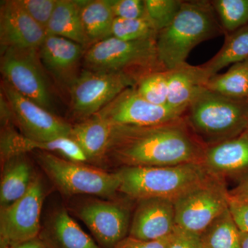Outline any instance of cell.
Segmentation results:
<instances>
[{
  "instance_id": "6da1fadb",
  "label": "cell",
  "mask_w": 248,
  "mask_h": 248,
  "mask_svg": "<svg viewBox=\"0 0 248 248\" xmlns=\"http://www.w3.org/2000/svg\"><path fill=\"white\" fill-rule=\"evenodd\" d=\"M184 117L155 126L115 124L108 157L123 166H174L202 164L205 149Z\"/></svg>"
},
{
  "instance_id": "7a4b0ae2",
  "label": "cell",
  "mask_w": 248,
  "mask_h": 248,
  "mask_svg": "<svg viewBox=\"0 0 248 248\" xmlns=\"http://www.w3.org/2000/svg\"><path fill=\"white\" fill-rule=\"evenodd\" d=\"M210 1H184L180 11L167 27L158 32V57L166 71L186 63L197 45L223 35Z\"/></svg>"
},
{
  "instance_id": "3957f363",
  "label": "cell",
  "mask_w": 248,
  "mask_h": 248,
  "mask_svg": "<svg viewBox=\"0 0 248 248\" xmlns=\"http://www.w3.org/2000/svg\"><path fill=\"white\" fill-rule=\"evenodd\" d=\"M184 120L203 145L216 144L247 131L248 99H231L205 88L187 107Z\"/></svg>"
},
{
  "instance_id": "277c9868",
  "label": "cell",
  "mask_w": 248,
  "mask_h": 248,
  "mask_svg": "<svg viewBox=\"0 0 248 248\" xmlns=\"http://www.w3.org/2000/svg\"><path fill=\"white\" fill-rule=\"evenodd\" d=\"M120 192L138 201L166 199L174 202L197 186L213 179L200 164L174 166H123Z\"/></svg>"
},
{
  "instance_id": "5b68a950",
  "label": "cell",
  "mask_w": 248,
  "mask_h": 248,
  "mask_svg": "<svg viewBox=\"0 0 248 248\" xmlns=\"http://www.w3.org/2000/svg\"><path fill=\"white\" fill-rule=\"evenodd\" d=\"M156 40L127 42L111 36L86 49L84 58L86 69L123 73L138 83L147 75L166 71L158 57Z\"/></svg>"
},
{
  "instance_id": "8992f818",
  "label": "cell",
  "mask_w": 248,
  "mask_h": 248,
  "mask_svg": "<svg viewBox=\"0 0 248 248\" xmlns=\"http://www.w3.org/2000/svg\"><path fill=\"white\" fill-rule=\"evenodd\" d=\"M37 159L46 174L65 195L110 197L120 190L121 181L117 172H107L47 152L37 151Z\"/></svg>"
},
{
  "instance_id": "52a82bcc",
  "label": "cell",
  "mask_w": 248,
  "mask_h": 248,
  "mask_svg": "<svg viewBox=\"0 0 248 248\" xmlns=\"http://www.w3.org/2000/svg\"><path fill=\"white\" fill-rule=\"evenodd\" d=\"M0 70L19 94L53 112L55 100L39 49H1Z\"/></svg>"
},
{
  "instance_id": "ba28073f",
  "label": "cell",
  "mask_w": 248,
  "mask_h": 248,
  "mask_svg": "<svg viewBox=\"0 0 248 248\" xmlns=\"http://www.w3.org/2000/svg\"><path fill=\"white\" fill-rule=\"evenodd\" d=\"M177 228L202 235L228 210V191L218 178L203 183L174 201Z\"/></svg>"
},
{
  "instance_id": "9c48e42d",
  "label": "cell",
  "mask_w": 248,
  "mask_h": 248,
  "mask_svg": "<svg viewBox=\"0 0 248 248\" xmlns=\"http://www.w3.org/2000/svg\"><path fill=\"white\" fill-rule=\"evenodd\" d=\"M136 84L133 78L123 73L85 69L68 89L72 112L82 121L91 118L124 90Z\"/></svg>"
},
{
  "instance_id": "30bf717a",
  "label": "cell",
  "mask_w": 248,
  "mask_h": 248,
  "mask_svg": "<svg viewBox=\"0 0 248 248\" xmlns=\"http://www.w3.org/2000/svg\"><path fill=\"white\" fill-rule=\"evenodd\" d=\"M45 199V187L40 178L34 177L22 198L0 212V248L39 237L42 231L40 217Z\"/></svg>"
},
{
  "instance_id": "8fae6325",
  "label": "cell",
  "mask_w": 248,
  "mask_h": 248,
  "mask_svg": "<svg viewBox=\"0 0 248 248\" xmlns=\"http://www.w3.org/2000/svg\"><path fill=\"white\" fill-rule=\"evenodd\" d=\"M185 112L169 106L152 104L133 86L124 90L94 116L117 125L148 127L180 120Z\"/></svg>"
},
{
  "instance_id": "7c38bea8",
  "label": "cell",
  "mask_w": 248,
  "mask_h": 248,
  "mask_svg": "<svg viewBox=\"0 0 248 248\" xmlns=\"http://www.w3.org/2000/svg\"><path fill=\"white\" fill-rule=\"evenodd\" d=\"M1 91L12 108L14 125L26 138L45 141L71 135L73 125L19 94L4 79L1 81Z\"/></svg>"
},
{
  "instance_id": "4fadbf2b",
  "label": "cell",
  "mask_w": 248,
  "mask_h": 248,
  "mask_svg": "<svg viewBox=\"0 0 248 248\" xmlns=\"http://www.w3.org/2000/svg\"><path fill=\"white\" fill-rule=\"evenodd\" d=\"M78 215L103 248H115L129 232L130 213L121 204L94 201L83 205Z\"/></svg>"
},
{
  "instance_id": "5bb4252c",
  "label": "cell",
  "mask_w": 248,
  "mask_h": 248,
  "mask_svg": "<svg viewBox=\"0 0 248 248\" xmlns=\"http://www.w3.org/2000/svg\"><path fill=\"white\" fill-rule=\"evenodd\" d=\"M46 35L45 29L29 16L19 0L1 1V49H39Z\"/></svg>"
},
{
  "instance_id": "9a60e30c",
  "label": "cell",
  "mask_w": 248,
  "mask_h": 248,
  "mask_svg": "<svg viewBox=\"0 0 248 248\" xmlns=\"http://www.w3.org/2000/svg\"><path fill=\"white\" fill-rule=\"evenodd\" d=\"M86 47L64 37L47 35L39 48V56L45 71L62 89L68 91L79 76L78 68L84 60Z\"/></svg>"
},
{
  "instance_id": "2e32d148",
  "label": "cell",
  "mask_w": 248,
  "mask_h": 248,
  "mask_svg": "<svg viewBox=\"0 0 248 248\" xmlns=\"http://www.w3.org/2000/svg\"><path fill=\"white\" fill-rule=\"evenodd\" d=\"M174 202L151 198L139 201L129 229V236L143 241H155L175 231Z\"/></svg>"
},
{
  "instance_id": "e0dca14e",
  "label": "cell",
  "mask_w": 248,
  "mask_h": 248,
  "mask_svg": "<svg viewBox=\"0 0 248 248\" xmlns=\"http://www.w3.org/2000/svg\"><path fill=\"white\" fill-rule=\"evenodd\" d=\"M202 165L211 175L223 181L248 177V132L205 147Z\"/></svg>"
},
{
  "instance_id": "ac0fdd59",
  "label": "cell",
  "mask_w": 248,
  "mask_h": 248,
  "mask_svg": "<svg viewBox=\"0 0 248 248\" xmlns=\"http://www.w3.org/2000/svg\"><path fill=\"white\" fill-rule=\"evenodd\" d=\"M32 151L47 152L76 162L89 161L84 152L70 137H63L50 141H35L24 137L14 125L1 127L0 152L1 162L17 155Z\"/></svg>"
},
{
  "instance_id": "d6986e66",
  "label": "cell",
  "mask_w": 248,
  "mask_h": 248,
  "mask_svg": "<svg viewBox=\"0 0 248 248\" xmlns=\"http://www.w3.org/2000/svg\"><path fill=\"white\" fill-rule=\"evenodd\" d=\"M39 237L46 248H101L63 208L50 215Z\"/></svg>"
},
{
  "instance_id": "ffe728a7",
  "label": "cell",
  "mask_w": 248,
  "mask_h": 248,
  "mask_svg": "<svg viewBox=\"0 0 248 248\" xmlns=\"http://www.w3.org/2000/svg\"><path fill=\"white\" fill-rule=\"evenodd\" d=\"M167 73L168 105L179 110H186L210 79L202 65L192 66L187 62Z\"/></svg>"
},
{
  "instance_id": "44dd1931",
  "label": "cell",
  "mask_w": 248,
  "mask_h": 248,
  "mask_svg": "<svg viewBox=\"0 0 248 248\" xmlns=\"http://www.w3.org/2000/svg\"><path fill=\"white\" fill-rule=\"evenodd\" d=\"M114 128L115 124L93 116L73 125L70 138L81 147L89 161L97 162L108 158Z\"/></svg>"
},
{
  "instance_id": "7402d4cb",
  "label": "cell",
  "mask_w": 248,
  "mask_h": 248,
  "mask_svg": "<svg viewBox=\"0 0 248 248\" xmlns=\"http://www.w3.org/2000/svg\"><path fill=\"white\" fill-rule=\"evenodd\" d=\"M4 169L0 184L1 208L22 198L29 190L35 176L25 155H17L3 161Z\"/></svg>"
},
{
  "instance_id": "603a6c76",
  "label": "cell",
  "mask_w": 248,
  "mask_h": 248,
  "mask_svg": "<svg viewBox=\"0 0 248 248\" xmlns=\"http://www.w3.org/2000/svg\"><path fill=\"white\" fill-rule=\"evenodd\" d=\"M47 35L64 37L89 48L78 1L57 0L46 29Z\"/></svg>"
},
{
  "instance_id": "cb8c5ba5",
  "label": "cell",
  "mask_w": 248,
  "mask_h": 248,
  "mask_svg": "<svg viewBox=\"0 0 248 248\" xmlns=\"http://www.w3.org/2000/svg\"><path fill=\"white\" fill-rule=\"evenodd\" d=\"M78 3L90 45L91 46L111 37L112 24L115 18L111 0H79Z\"/></svg>"
},
{
  "instance_id": "d4e9b609",
  "label": "cell",
  "mask_w": 248,
  "mask_h": 248,
  "mask_svg": "<svg viewBox=\"0 0 248 248\" xmlns=\"http://www.w3.org/2000/svg\"><path fill=\"white\" fill-rule=\"evenodd\" d=\"M248 60V24L225 35V41L218 53L202 65L209 78L228 66Z\"/></svg>"
},
{
  "instance_id": "484cf974",
  "label": "cell",
  "mask_w": 248,
  "mask_h": 248,
  "mask_svg": "<svg viewBox=\"0 0 248 248\" xmlns=\"http://www.w3.org/2000/svg\"><path fill=\"white\" fill-rule=\"evenodd\" d=\"M205 88L231 99H248V60L232 65L223 74L212 77Z\"/></svg>"
},
{
  "instance_id": "4316f807",
  "label": "cell",
  "mask_w": 248,
  "mask_h": 248,
  "mask_svg": "<svg viewBox=\"0 0 248 248\" xmlns=\"http://www.w3.org/2000/svg\"><path fill=\"white\" fill-rule=\"evenodd\" d=\"M205 248H241L240 231L229 208L201 235Z\"/></svg>"
},
{
  "instance_id": "83f0119b",
  "label": "cell",
  "mask_w": 248,
  "mask_h": 248,
  "mask_svg": "<svg viewBox=\"0 0 248 248\" xmlns=\"http://www.w3.org/2000/svg\"><path fill=\"white\" fill-rule=\"evenodd\" d=\"M210 3L224 35L248 25V0H213Z\"/></svg>"
},
{
  "instance_id": "f1b7e54d",
  "label": "cell",
  "mask_w": 248,
  "mask_h": 248,
  "mask_svg": "<svg viewBox=\"0 0 248 248\" xmlns=\"http://www.w3.org/2000/svg\"><path fill=\"white\" fill-rule=\"evenodd\" d=\"M158 32L148 17L135 19L115 18L111 36L121 40L135 42L156 39Z\"/></svg>"
},
{
  "instance_id": "f546056e",
  "label": "cell",
  "mask_w": 248,
  "mask_h": 248,
  "mask_svg": "<svg viewBox=\"0 0 248 248\" xmlns=\"http://www.w3.org/2000/svg\"><path fill=\"white\" fill-rule=\"evenodd\" d=\"M142 97L158 106L168 105L167 71L155 72L142 78L134 86Z\"/></svg>"
},
{
  "instance_id": "4dcf8cb0",
  "label": "cell",
  "mask_w": 248,
  "mask_h": 248,
  "mask_svg": "<svg viewBox=\"0 0 248 248\" xmlns=\"http://www.w3.org/2000/svg\"><path fill=\"white\" fill-rule=\"evenodd\" d=\"M182 0H145L147 17L158 32L169 26L182 8Z\"/></svg>"
},
{
  "instance_id": "1f68e13d",
  "label": "cell",
  "mask_w": 248,
  "mask_h": 248,
  "mask_svg": "<svg viewBox=\"0 0 248 248\" xmlns=\"http://www.w3.org/2000/svg\"><path fill=\"white\" fill-rule=\"evenodd\" d=\"M19 2L29 16L46 30L57 0H19Z\"/></svg>"
},
{
  "instance_id": "d6a6232c",
  "label": "cell",
  "mask_w": 248,
  "mask_h": 248,
  "mask_svg": "<svg viewBox=\"0 0 248 248\" xmlns=\"http://www.w3.org/2000/svg\"><path fill=\"white\" fill-rule=\"evenodd\" d=\"M115 18L135 19L147 17L145 0H111Z\"/></svg>"
},
{
  "instance_id": "836d02e7",
  "label": "cell",
  "mask_w": 248,
  "mask_h": 248,
  "mask_svg": "<svg viewBox=\"0 0 248 248\" xmlns=\"http://www.w3.org/2000/svg\"><path fill=\"white\" fill-rule=\"evenodd\" d=\"M228 207L241 232L248 233V200H236L228 196Z\"/></svg>"
},
{
  "instance_id": "e575fe53",
  "label": "cell",
  "mask_w": 248,
  "mask_h": 248,
  "mask_svg": "<svg viewBox=\"0 0 248 248\" xmlns=\"http://www.w3.org/2000/svg\"><path fill=\"white\" fill-rule=\"evenodd\" d=\"M169 248H205L200 235L176 228Z\"/></svg>"
},
{
  "instance_id": "d590c367",
  "label": "cell",
  "mask_w": 248,
  "mask_h": 248,
  "mask_svg": "<svg viewBox=\"0 0 248 248\" xmlns=\"http://www.w3.org/2000/svg\"><path fill=\"white\" fill-rule=\"evenodd\" d=\"M173 234L174 233L164 239L155 241H143L128 236L114 248H169Z\"/></svg>"
},
{
  "instance_id": "8d00e7d4",
  "label": "cell",
  "mask_w": 248,
  "mask_h": 248,
  "mask_svg": "<svg viewBox=\"0 0 248 248\" xmlns=\"http://www.w3.org/2000/svg\"><path fill=\"white\" fill-rule=\"evenodd\" d=\"M230 198L236 200H248V177L240 181L234 189L228 192Z\"/></svg>"
},
{
  "instance_id": "74e56055",
  "label": "cell",
  "mask_w": 248,
  "mask_h": 248,
  "mask_svg": "<svg viewBox=\"0 0 248 248\" xmlns=\"http://www.w3.org/2000/svg\"><path fill=\"white\" fill-rule=\"evenodd\" d=\"M9 248H46L40 237L21 243Z\"/></svg>"
},
{
  "instance_id": "f35d334b",
  "label": "cell",
  "mask_w": 248,
  "mask_h": 248,
  "mask_svg": "<svg viewBox=\"0 0 248 248\" xmlns=\"http://www.w3.org/2000/svg\"><path fill=\"white\" fill-rule=\"evenodd\" d=\"M240 242L241 248H248V233L240 232Z\"/></svg>"
},
{
  "instance_id": "ab89813d",
  "label": "cell",
  "mask_w": 248,
  "mask_h": 248,
  "mask_svg": "<svg viewBox=\"0 0 248 248\" xmlns=\"http://www.w3.org/2000/svg\"><path fill=\"white\" fill-rule=\"evenodd\" d=\"M247 131L248 132V130H247Z\"/></svg>"
}]
</instances>
